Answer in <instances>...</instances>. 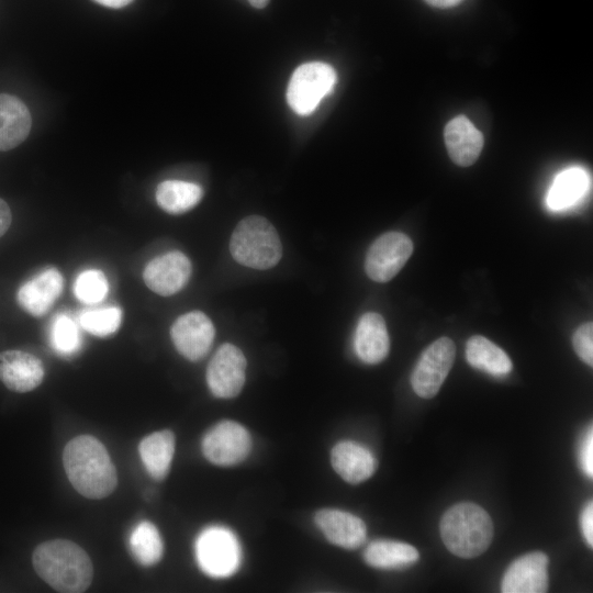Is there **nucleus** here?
Returning a JSON list of instances; mask_svg holds the SVG:
<instances>
[{"label": "nucleus", "mask_w": 593, "mask_h": 593, "mask_svg": "<svg viewBox=\"0 0 593 593\" xmlns=\"http://www.w3.org/2000/svg\"><path fill=\"white\" fill-rule=\"evenodd\" d=\"M27 107L15 96L0 93V152L20 145L31 131Z\"/></svg>", "instance_id": "aec40b11"}, {"label": "nucleus", "mask_w": 593, "mask_h": 593, "mask_svg": "<svg viewBox=\"0 0 593 593\" xmlns=\"http://www.w3.org/2000/svg\"><path fill=\"white\" fill-rule=\"evenodd\" d=\"M201 447L210 462L228 467L247 458L251 449V437L237 422L222 421L205 433Z\"/></svg>", "instance_id": "6e6552de"}, {"label": "nucleus", "mask_w": 593, "mask_h": 593, "mask_svg": "<svg viewBox=\"0 0 593 593\" xmlns=\"http://www.w3.org/2000/svg\"><path fill=\"white\" fill-rule=\"evenodd\" d=\"M171 340L180 355L190 361L202 359L210 350L215 328L201 311L180 315L171 325Z\"/></svg>", "instance_id": "9b49d317"}, {"label": "nucleus", "mask_w": 593, "mask_h": 593, "mask_svg": "<svg viewBox=\"0 0 593 593\" xmlns=\"http://www.w3.org/2000/svg\"><path fill=\"white\" fill-rule=\"evenodd\" d=\"M230 251L238 264L258 270L276 266L282 256V245L273 225L265 217L243 219L232 233Z\"/></svg>", "instance_id": "20e7f679"}, {"label": "nucleus", "mask_w": 593, "mask_h": 593, "mask_svg": "<svg viewBox=\"0 0 593 593\" xmlns=\"http://www.w3.org/2000/svg\"><path fill=\"white\" fill-rule=\"evenodd\" d=\"M365 561L377 569L396 570L407 568L419 559V553L410 544L379 539L371 541L363 551Z\"/></svg>", "instance_id": "4be33fe9"}, {"label": "nucleus", "mask_w": 593, "mask_h": 593, "mask_svg": "<svg viewBox=\"0 0 593 593\" xmlns=\"http://www.w3.org/2000/svg\"><path fill=\"white\" fill-rule=\"evenodd\" d=\"M411 238L401 232H388L379 236L369 247L365 270L376 282H388L406 264L413 253Z\"/></svg>", "instance_id": "1a4fd4ad"}, {"label": "nucleus", "mask_w": 593, "mask_h": 593, "mask_svg": "<svg viewBox=\"0 0 593 593\" xmlns=\"http://www.w3.org/2000/svg\"><path fill=\"white\" fill-rule=\"evenodd\" d=\"M191 261L174 250L152 259L143 271L145 284L155 293L169 296L179 292L191 276Z\"/></svg>", "instance_id": "f8f14e48"}, {"label": "nucleus", "mask_w": 593, "mask_h": 593, "mask_svg": "<svg viewBox=\"0 0 593 593\" xmlns=\"http://www.w3.org/2000/svg\"><path fill=\"white\" fill-rule=\"evenodd\" d=\"M138 452L146 471L155 480L167 475L175 454V435L169 429L158 430L144 437Z\"/></svg>", "instance_id": "412c9836"}, {"label": "nucleus", "mask_w": 593, "mask_h": 593, "mask_svg": "<svg viewBox=\"0 0 593 593\" xmlns=\"http://www.w3.org/2000/svg\"><path fill=\"white\" fill-rule=\"evenodd\" d=\"M63 465L71 485L88 499L107 497L118 484L108 450L91 435L77 436L65 446Z\"/></svg>", "instance_id": "f257e3e1"}, {"label": "nucleus", "mask_w": 593, "mask_h": 593, "mask_svg": "<svg viewBox=\"0 0 593 593\" xmlns=\"http://www.w3.org/2000/svg\"><path fill=\"white\" fill-rule=\"evenodd\" d=\"M314 521L326 539L342 548H359L367 539L366 524L351 513L323 508L315 513Z\"/></svg>", "instance_id": "dca6fc26"}, {"label": "nucleus", "mask_w": 593, "mask_h": 593, "mask_svg": "<svg viewBox=\"0 0 593 593\" xmlns=\"http://www.w3.org/2000/svg\"><path fill=\"white\" fill-rule=\"evenodd\" d=\"M440 536L446 548L460 558L483 553L493 538V523L481 506L462 502L445 512L440 521Z\"/></svg>", "instance_id": "7ed1b4c3"}, {"label": "nucleus", "mask_w": 593, "mask_h": 593, "mask_svg": "<svg viewBox=\"0 0 593 593\" xmlns=\"http://www.w3.org/2000/svg\"><path fill=\"white\" fill-rule=\"evenodd\" d=\"M130 550L142 566L157 563L164 552V544L157 527L150 522H141L133 529L128 539Z\"/></svg>", "instance_id": "a878e982"}, {"label": "nucleus", "mask_w": 593, "mask_h": 593, "mask_svg": "<svg viewBox=\"0 0 593 593\" xmlns=\"http://www.w3.org/2000/svg\"><path fill=\"white\" fill-rule=\"evenodd\" d=\"M109 292V282L104 273L98 269L80 272L74 283V293L82 303H99Z\"/></svg>", "instance_id": "c85d7f7f"}, {"label": "nucleus", "mask_w": 593, "mask_h": 593, "mask_svg": "<svg viewBox=\"0 0 593 593\" xmlns=\"http://www.w3.org/2000/svg\"><path fill=\"white\" fill-rule=\"evenodd\" d=\"M466 358L473 368L495 377L511 372L512 361L506 353L488 338L475 335L468 339Z\"/></svg>", "instance_id": "b1692460"}, {"label": "nucleus", "mask_w": 593, "mask_h": 593, "mask_svg": "<svg viewBox=\"0 0 593 593\" xmlns=\"http://www.w3.org/2000/svg\"><path fill=\"white\" fill-rule=\"evenodd\" d=\"M40 358L23 350L0 353V381L11 391L25 393L37 388L44 379Z\"/></svg>", "instance_id": "2eb2a0df"}, {"label": "nucleus", "mask_w": 593, "mask_h": 593, "mask_svg": "<svg viewBox=\"0 0 593 593\" xmlns=\"http://www.w3.org/2000/svg\"><path fill=\"white\" fill-rule=\"evenodd\" d=\"M195 557L205 574L212 578H227L238 569L242 551L236 536L228 528L210 526L197 538Z\"/></svg>", "instance_id": "39448f33"}, {"label": "nucleus", "mask_w": 593, "mask_h": 593, "mask_svg": "<svg viewBox=\"0 0 593 593\" xmlns=\"http://www.w3.org/2000/svg\"><path fill=\"white\" fill-rule=\"evenodd\" d=\"M246 358L242 350L226 343L219 347L206 369V383L211 393L220 399H232L245 383Z\"/></svg>", "instance_id": "9d476101"}, {"label": "nucleus", "mask_w": 593, "mask_h": 593, "mask_svg": "<svg viewBox=\"0 0 593 593\" xmlns=\"http://www.w3.org/2000/svg\"><path fill=\"white\" fill-rule=\"evenodd\" d=\"M122 321V311L116 306L87 310L80 313L79 324L88 332L98 337L114 334Z\"/></svg>", "instance_id": "cd10ccee"}, {"label": "nucleus", "mask_w": 593, "mask_h": 593, "mask_svg": "<svg viewBox=\"0 0 593 593\" xmlns=\"http://www.w3.org/2000/svg\"><path fill=\"white\" fill-rule=\"evenodd\" d=\"M49 343L55 351L70 356L81 347V336L76 323L66 314L54 318L49 327Z\"/></svg>", "instance_id": "bb28decb"}, {"label": "nucleus", "mask_w": 593, "mask_h": 593, "mask_svg": "<svg viewBox=\"0 0 593 593\" xmlns=\"http://www.w3.org/2000/svg\"><path fill=\"white\" fill-rule=\"evenodd\" d=\"M63 286L64 279L57 269H44L19 288L18 304L32 316H43L60 295Z\"/></svg>", "instance_id": "4468645a"}, {"label": "nucleus", "mask_w": 593, "mask_h": 593, "mask_svg": "<svg viewBox=\"0 0 593 593\" xmlns=\"http://www.w3.org/2000/svg\"><path fill=\"white\" fill-rule=\"evenodd\" d=\"M251 7L256 9H264L267 7L270 0H248Z\"/></svg>", "instance_id": "c9c22d12"}, {"label": "nucleus", "mask_w": 593, "mask_h": 593, "mask_svg": "<svg viewBox=\"0 0 593 593\" xmlns=\"http://www.w3.org/2000/svg\"><path fill=\"white\" fill-rule=\"evenodd\" d=\"M425 1L433 7L446 9V8H451V7L457 5L462 0H425Z\"/></svg>", "instance_id": "f704fd0d"}, {"label": "nucleus", "mask_w": 593, "mask_h": 593, "mask_svg": "<svg viewBox=\"0 0 593 593\" xmlns=\"http://www.w3.org/2000/svg\"><path fill=\"white\" fill-rule=\"evenodd\" d=\"M201 186L182 180H165L157 186L155 198L161 210L182 214L193 209L202 199Z\"/></svg>", "instance_id": "393cba45"}, {"label": "nucleus", "mask_w": 593, "mask_h": 593, "mask_svg": "<svg viewBox=\"0 0 593 593\" xmlns=\"http://www.w3.org/2000/svg\"><path fill=\"white\" fill-rule=\"evenodd\" d=\"M548 557L540 551L516 559L504 573L503 593H544L548 588Z\"/></svg>", "instance_id": "ddd939ff"}, {"label": "nucleus", "mask_w": 593, "mask_h": 593, "mask_svg": "<svg viewBox=\"0 0 593 593\" xmlns=\"http://www.w3.org/2000/svg\"><path fill=\"white\" fill-rule=\"evenodd\" d=\"M32 563L37 575L58 592H83L93 578V567L88 553L67 539L40 544L33 551Z\"/></svg>", "instance_id": "f03ea898"}, {"label": "nucleus", "mask_w": 593, "mask_h": 593, "mask_svg": "<svg viewBox=\"0 0 593 593\" xmlns=\"http://www.w3.org/2000/svg\"><path fill=\"white\" fill-rule=\"evenodd\" d=\"M581 528L590 547L593 546V504L590 502L581 514Z\"/></svg>", "instance_id": "2f4dec72"}, {"label": "nucleus", "mask_w": 593, "mask_h": 593, "mask_svg": "<svg viewBox=\"0 0 593 593\" xmlns=\"http://www.w3.org/2000/svg\"><path fill=\"white\" fill-rule=\"evenodd\" d=\"M12 222V214L8 203L0 198V237L9 230Z\"/></svg>", "instance_id": "473e14b6"}, {"label": "nucleus", "mask_w": 593, "mask_h": 593, "mask_svg": "<svg viewBox=\"0 0 593 593\" xmlns=\"http://www.w3.org/2000/svg\"><path fill=\"white\" fill-rule=\"evenodd\" d=\"M456 357V347L448 337H440L421 355L411 376L414 392L424 399L434 398L448 376Z\"/></svg>", "instance_id": "0eeeda50"}, {"label": "nucleus", "mask_w": 593, "mask_h": 593, "mask_svg": "<svg viewBox=\"0 0 593 593\" xmlns=\"http://www.w3.org/2000/svg\"><path fill=\"white\" fill-rule=\"evenodd\" d=\"M577 355L589 366L593 365V325L588 322L575 331L572 338Z\"/></svg>", "instance_id": "c756f323"}, {"label": "nucleus", "mask_w": 593, "mask_h": 593, "mask_svg": "<svg viewBox=\"0 0 593 593\" xmlns=\"http://www.w3.org/2000/svg\"><path fill=\"white\" fill-rule=\"evenodd\" d=\"M579 463L584 473L592 478L593 477V433L590 427L589 432L585 434L579 450Z\"/></svg>", "instance_id": "7c9ffc66"}, {"label": "nucleus", "mask_w": 593, "mask_h": 593, "mask_svg": "<svg viewBox=\"0 0 593 593\" xmlns=\"http://www.w3.org/2000/svg\"><path fill=\"white\" fill-rule=\"evenodd\" d=\"M336 78L335 69L328 64L310 61L300 65L287 88L288 104L299 115L311 114L321 100L333 91Z\"/></svg>", "instance_id": "423d86ee"}, {"label": "nucleus", "mask_w": 593, "mask_h": 593, "mask_svg": "<svg viewBox=\"0 0 593 593\" xmlns=\"http://www.w3.org/2000/svg\"><path fill=\"white\" fill-rule=\"evenodd\" d=\"M331 462L339 477L351 484L369 479L378 466L369 449L348 440L339 441L333 447Z\"/></svg>", "instance_id": "f3484780"}, {"label": "nucleus", "mask_w": 593, "mask_h": 593, "mask_svg": "<svg viewBox=\"0 0 593 593\" xmlns=\"http://www.w3.org/2000/svg\"><path fill=\"white\" fill-rule=\"evenodd\" d=\"M354 345L359 359L369 365L379 363L388 356L390 340L385 322L380 314L368 312L360 317Z\"/></svg>", "instance_id": "6ab92c4d"}, {"label": "nucleus", "mask_w": 593, "mask_h": 593, "mask_svg": "<svg viewBox=\"0 0 593 593\" xmlns=\"http://www.w3.org/2000/svg\"><path fill=\"white\" fill-rule=\"evenodd\" d=\"M445 144L451 160L461 166L472 165L483 147V136L470 120L459 115L445 127Z\"/></svg>", "instance_id": "a211bd4d"}, {"label": "nucleus", "mask_w": 593, "mask_h": 593, "mask_svg": "<svg viewBox=\"0 0 593 593\" xmlns=\"http://www.w3.org/2000/svg\"><path fill=\"white\" fill-rule=\"evenodd\" d=\"M588 188V174L580 167L568 168L555 178L546 203L552 211L567 210L584 197Z\"/></svg>", "instance_id": "5701e85b"}, {"label": "nucleus", "mask_w": 593, "mask_h": 593, "mask_svg": "<svg viewBox=\"0 0 593 593\" xmlns=\"http://www.w3.org/2000/svg\"><path fill=\"white\" fill-rule=\"evenodd\" d=\"M93 1L108 8L120 9V8L128 5L133 0H93Z\"/></svg>", "instance_id": "72a5a7b5"}]
</instances>
